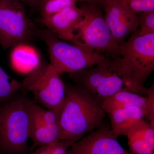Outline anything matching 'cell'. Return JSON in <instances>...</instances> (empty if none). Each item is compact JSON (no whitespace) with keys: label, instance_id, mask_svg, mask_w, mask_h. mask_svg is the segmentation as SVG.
<instances>
[{"label":"cell","instance_id":"cell-12","mask_svg":"<svg viewBox=\"0 0 154 154\" xmlns=\"http://www.w3.org/2000/svg\"><path fill=\"white\" fill-rule=\"evenodd\" d=\"M27 42L19 43L11 48L10 60L12 66L16 70L28 74L41 62L38 51Z\"/></svg>","mask_w":154,"mask_h":154},{"label":"cell","instance_id":"cell-15","mask_svg":"<svg viewBox=\"0 0 154 154\" xmlns=\"http://www.w3.org/2000/svg\"><path fill=\"white\" fill-rule=\"evenodd\" d=\"M145 122L143 119H139L130 128L126 137L130 154H154V150L149 145L143 134Z\"/></svg>","mask_w":154,"mask_h":154},{"label":"cell","instance_id":"cell-6","mask_svg":"<svg viewBox=\"0 0 154 154\" xmlns=\"http://www.w3.org/2000/svg\"><path fill=\"white\" fill-rule=\"evenodd\" d=\"M69 76L75 85L87 91L101 105L116 93L125 91L115 61L111 58L107 57L92 67L71 73Z\"/></svg>","mask_w":154,"mask_h":154},{"label":"cell","instance_id":"cell-21","mask_svg":"<svg viewBox=\"0 0 154 154\" xmlns=\"http://www.w3.org/2000/svg\"><path fill=\"white\" fill-rule=\"evenodd\" d=\"M135 13L154 11V0H122Z\"/></svg>","mask_w":154,"mask_h":154},{"label":"cell","instance_id":"cell-2","mask_svg":"<svg viewBox=\"0 0 154 154\" xmlns=\"http://www.w3.org/2000/svg\"><path fill=\"white\" fill-rule=\"evenodd\" d=\"M115 61L125 91L146 96L145 83L154 70V33L140 36L137 31L119 45Z\"/></svg>","mask_w":154,"mask_h":154},{"label":"cell","instance_id":"cell-3","mask_svg":"<svg viewBox=\"0 0 154 154\" xmlns=\"http://www.w3.org/2000/svg\"><path fill=\"white\" fill-rule=\"evenodd\" d=\"M33 33L34 37H38L46 45L49 53V63L60 75L92 67L108 57L61 40L46 28L34 27Z\"/></svg>","mask_w":154,"mask_h":154},{"label":"cell","instance_id":"cell-4","mask_svg":"<svg viewBox=\"0 0 154 154\" xmlns=\"http://www.w3.org/2000/svg\"><path fill=\"white\" fill-rule=\"evenodd\" d=\"M29 100L13 98L0 106V149L11 154L24 153L28 149L30 127Z\"/></svg>","mask_w":154,"mask_h":154},{"label":"cell","instance_id":"cell-8","mask_svg":"<svg viewBox=\"0 0 154 154\" xmlns=\"http://www.w3.org/2000/svg\"><path fill=\"white\" fill-rule=\"evenodd\" d=\"M19 0H0V45L7 49L34 37L33 29Z\"/></svg>","mask_w":154,"mask_h":154},{"label":"cell","instance_id":"cell-24","mask_svg":"<svg viewBox=\"0 0 154 154\" xmlns=\"http://www.w3.org/2000/svg\"><path fill=\"white\" fill-rule=\"evenodd\" d=\"M25 5L32 8H39L41 4L44 0H19Z\"/></svg>","mask_w":154,"mask_h":154},{"label":"cell","instance_id":"cell-25","mask_svg":"<svg viewBox=\"0 0 154 154\" xmlns=\"http://www.w3.org/2000/svg\"><path fill=\"white\" fill-rule=\"evenodd\" d=\"M34 154H51L50 149V145L41 146L34 152Z\"/></svg>","mask_w":154,"mask_h":154},{"label":"cell","instance_id":"cell-7","mask_svg":"<svg viewBox=\"0 0 154 154\" xmlns=\"http://www.w3.org/2000/svg\"><path fill=\"white\" fill-rule=\"evenodd\" d=\"M22 88L31 92L37 102L60 114L65 96V85L50 64L41 62L28 73L22 82Z\"/></svg>","mask_w":154,"mask_h":154},{"label":"cell","instance_id":"cell-11","mask_svg":"<svg viewBox=\"0 0 154 154\" xmlns=\"http://www.w3.org/2000/svg\"><path fill=\"white\" fill-rule=\"evenodd\" d=\"M84 18L83 10L77 5L68 7L40 22L58 38L72 43Z\"/></svg>","mask_w":154,"mask_h":154},{"label":"cell","instance_id":"cell-18","mask_svg":"<svg viewBox=\"0 0 154 154\" xmlns=\"http://www.w3.org/2000/svg\"><path fill=\"white\" fill-rule=\"evenodd\" d=\"M22 82L12 79L0 66V103L3 104L13 99Z\"/></svg>","mask_w":154,"mask_h":154},{"label":"cell","instance_id":"cell-5","mask_svg":"<svg viewBox=\"0 0 154 154\" xmlns=\"http://www.w3.org/2000/svg\"><path fill=\"white\" fill-rule=\"evenodd\" d=\"M79 2L84 18L71 43L91 52L102 55L105 53L113 59L119 57V46L113 40L102 8Z\"/></svg>","mask_w":154,"mask_h":154},{"label":"cell","instance_id":"cell-10","mask_svg":"<svg viewBox=\"0 0 154 154\" xmlns=\"http://www.w3.org/2000/svg\"><path fill=\"white\" fill-rule=\"evenodd\" d=\"M110 128L101 126L72 144L67 154H130Z\"/></svg>","mask_w":154,"mask_h":154},{"label":"cell","instance_id":"cell-14","mask_svg":"<svg viewBox=\"0 0 154 154\" xmlns=\"http://www.w3.org/2000/svg\"><path fill=\"white\" fill-rule=\"evenodd\" d=\"M148 105L149 98L147 96L124 90L116 93L101 103L102 108L108 114L118 109L138 106L146 110V116L147 114Z\"/></svg>","mask_w":154,"mask_h":154},{"label":"cell","instance_id":"cell-19","mask_svg":"<svg viewBox=\"0 0 154 154\" xmlns=\"http://www.w3.org/2000/svg\"><path fill=\"white\" fill-rule=\"evenodd\" d=\"M79 0H44L39 9L41 19L51 17L66 8L76 5Z\"/></svg>","mask_w":154,"mask_h":154},{"label":"cell","instance_id":"cell-13","mask_svg":"<svg viewBox=\"0 0 154 154\" xmlns=\"http://www.w3.org/2000/svg\"><path fill=\"white\" fill-rule=\"evenodd\" d=\"M146 110L142 107L133 106L116 110L110 113L111 129L113 134L127 135L131 127L137 120L146 117Z\"/></svg>","mask_w":154,"mask_h":154},{"label":"cell","instance_id":"cell-20","mask_svg":"<svg viewBox=\"0 0 154 154\" xmlns=\"http://www.w3.org/2000/svg\"><path fill=\"white\" fill-rule=\"evenodd\" d=\"M137 15L140 27L138 34L146 36L154 33V11L141 12Z\"/></svg>","mask_w":154,"mask_h":154},{"label":"cell","instance_id":"cell-27","mask_svg":"<svg viewBox=\"0 0 154 154\" xmlns=\"http://www.w3.org/2000/svg\"><path fill=\"white\" fill-rule=\"evenodd\" d=\"M30 154H34V153H33Z\"/></svg>","mask_w":154,"mask_h":154},{"label":"cell","instance_id":"cell-1","mask_svg":"<svg viewBox=\"0 0 154 154\" xmlns=\"http://www.w3.org/2000/svg\"><path fill=\"white\" fill-rule=\"evenodd\" d=\"M106 113L101 104L77 85H65L59 116L60 139L74 143L102 125Z\"/></svg>","mask_w":154,"mask_h":154},{"label":"cell","instance_id":"cell-9","mask_svg":"<svg viewBox=\"0 0 154 154\" xmlns=\"http://www.w3.org/2000/svg\"><path fill=\"white\" fill-rule=\"evenodd\" d=\"M113 40L119 46L138 27L137 14L122 0H105L101 7Z\"/></svg>","mask_w":154,"mask_h":154},{"label":"cell","instance_id":"cell-22","mask_svg":"<svg viewBox=\"0 0 154 154\" xmlns=\"http://www.w3.org/2000/svg\"><path fill=\"white\" fill-rule=\"evenodd\" d=\"M73 143L59 140L50 145L51 154H67L69 149Z\"/></svg>","mask_w":154,"mask_h":154},{"label":"cell","instance_id":"cell-17","mask_svg":"<svg viewBox=\"0 0 154 154\" xmlns=\"http://www.w3.org/2000/svg\"><path fill=\"white\" fill-rule=\"evenodd\" d=\"M28 107L30 125L59 124V113L54 110L48 109L45 110L31 100H29Z\"/></svg>","mask_w":154,"mask_h":154},{"label":"cell","instance_id":"cell-23","mask_svg":"<svg viewBox=\"0 0 154 154\" xmlns=\"http://www.w3.org/2000/svg\"><path fill=\"white\" fill-rule=\"evenodd\" d=\"M147 96L149 98L148 110L146 118L149 121V123L154 127V86L153 84L147 89Z\"/></svg>","mask_w":154,"mask_h":154},{"label":"cell","instance_id":"cell-26","mask_svg":"<svg viewBox=\"0 0 154 154\" xmlns=\"http://www.w3.org/2000/svg\"><path fill=\"white\" fill-rule=\"evenodd\" d=\"M79 2L86 3L89 5H93L102 7V4L105 0H79Z\"/></svg>","mask_w":154,"mask_h":154},{"label":"cell","instance_id":"cell-16","mask_svg":"<svg viewBox=\"0 0 154 154\" xmlns=\"http://www.w3.org/2000/svg\"><path fill=\"white\" fill-rule=\"evenodd\" d=\"M60 129L59 124L52 125H30L29 138L35 146L51 144L59 140Z\"/></svg>","mask_w":154,"mask_h":154}]
</instances>
